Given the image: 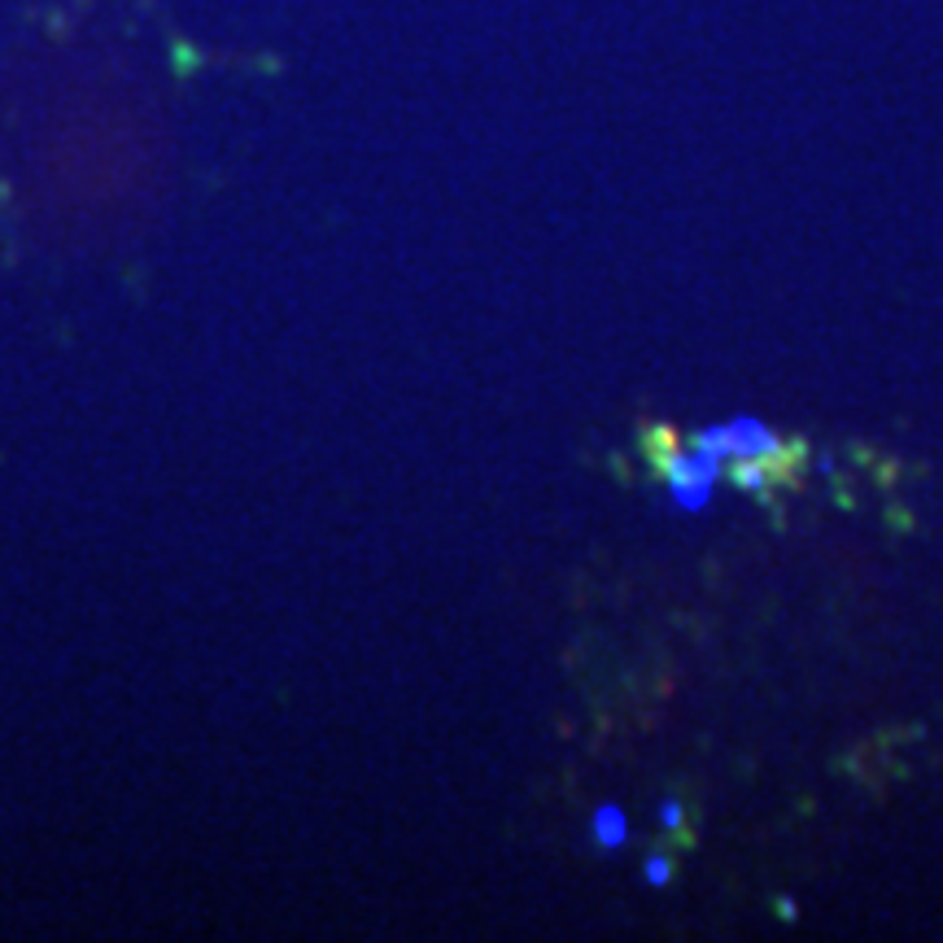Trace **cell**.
<instances>
[{"instance_id": "cell-1", "label": "cell", "mask_w": 943, "mask_h": 943, "mask_svg": "<svg viewBox=\"0 0 943 943\" xmlns=\"http://www.w3.org/2000/svg\"><path fill=\"white\" fill-rule=\"evenodd\" d=\"M659 476L673 494V503L682 512H704L712 503V489L716 480L725 476V459L712 455V450H699V446H686V450H668L659 459Z\"/></svg>"}, {"instance_id": "cell-2", "label": "cell", "mask_w": 943, "mask_h": 943, "mask_svg": "<svg viewBox=\"0 0 943 943\" xmlns=\"http://www.w3.org/2000/svg\"><path fill=\"white\" fill-rule=\"evenodd\" d=\"M721 433H725V459L734 464V459H777L782 455V437L768 428L765 419H756V415H734V419H725L721 424Z\"/></svg>"}, {"instance_id": "cell-3", "label": "cell", "mask_w": 943, "mask_h": 943, "mask_svg": "<svg viewBox=\"0 0 943 943\" xmlns=\"http://www.w3.org/2000/svg\"><path fill=\"white\" fill-rule=\"evenodd\" d=\"M589 843H594V847H603V852L625 847V843H629V817H625V808H616V804H598V808L589 813Z\"/></svg>"}, {"instance_id": "cell-4", "label": "cell", "mask_w": 943, "mask_h": 943, "mask_svg": "<svg viewBox=\"0 0 943 943\" xmlns=\"http://www.w3.org/2000/svg\"><path fill=\"white\" fill-rule=\"evenodd\" d=\"M729 476H734V485L747 489V494H768V464H761V459H734V472H729Z\"/></svg>"}, {"instance_id": "cell-5", "label": "cell", "mask_w": 943, "mask_h": 943, "mask_svg": "<svg viewBox=\"0 0 943 943\" xmlns=\"http://www.w3.org/2000/svg\"><path fill=\"white\" fill-rule=\"evenodd\" d=\"M643 879H647V886L664 891V886L673 883V861L664 852H651L647 861H643Z\"/></svg>"}, {"instance_id": "cell-6", "label": "cell", "mask_w": 943, "mask_h": 943, "mask_svg": "<svg viewBox=\"0 0 943 943\" xmlns=\"http://www.w3.org/2000/svg\"><path fill=\"white\" fill-rule=\"evenodd\" d=\"M655 813H659V825H664V830H682V822H686V808H682V800H673V795H664Z\"/></svg>"}, {"instance_id": "cell-7", "label": "cell", "mask_w": 943, "mask_h": 943, "mask_svg": "<svg viewBox=\"0 0 943 943\" xmlns=\"http://www.w3.org/2000/svg\"><path fill=\"white\" fill-rule=\"evenodd\" d=\"M773 913H777L786 926H791V922H800V904H795L791 895H777V900H773Z\"/></svg>"}, {"instance_id": "cell-8", "label": "cell", "mask_w": 943, "mask_h": 943, "mask_svg": "<svg viewBox=\"0 0 943 943\" xmlns=\"http://www.w3.org/2000/svg\"><path fill=\"white\" fill-rule=\"evenodd\" d=\"M817 472H822V476H834V455H822V459H817Z\"/></svg>"}]
</instances>
